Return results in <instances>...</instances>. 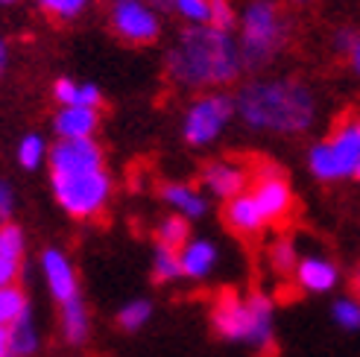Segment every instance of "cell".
I'll list each match as a JSON object with an SVG mask.
<instances>
[{
  "mask_svg": "<svg viewBox=\"0 0 360 357\" xmlns=\"http://www.w3.org/2000/svg\"><path fill=\"white\" fill-rule=\"evenodd\" d=\"M243 67L231 32L214 27H188L167 56V77L179 88H214L235 82Z\"/></svg>",
  "mask_w": 360,
  "mask_h": 357,
  "instance_id": "6da1fadb",
  "label": "cell"
},
{
  "mask_svg": "<svg viewBox=\"0 0 360 357\" xmlns=\"http://www.w3.org/2000/svg\"><path fill=\"white\" fill-rule=\"evenodd\" d=\"M235 109L252 129L302 135L316 117V100L311 88L296 79H258L240 88Z\"/></svg>",
  "mask_w": 360,
  "mask_h": 357,
  "instance_id": "7a4b0ae2",
  "label": "cell"
},
{
  "mask_svg": "<svg viewBox=\"0 0 360 357\" xmlns=\"http://www.w3.org/2000/svg\"><path fill=\"white\" fill-rule=\"evenodd\" d=\"M214 328L226 340H243L255 346L258 351L273 354L276 340H273V305L261 293H252L249 299H240L238 293L223 290L214 301Z\"/></svg>",
  "mask_w": 360,
  "mask_h": 357,
  "instance_id": "3957f363",
  "label": "cell"
},
{
  "mask_svg": "<svg viewBox=\"0 0 360 357\" xmlns=\"http://www.w3.org/2000/svg\"><path fill=\"white\" fill-rule=\"evenodd\" d=\"M287 41V18L281 12L278 0H252L243 9L240 27V59L243 67L261 70L273 62Z\"/></svg>",
  "mask_w": 360,
  "mask_h": 357,
  "instance_id": "277c9868",
  "label": "cell"
},
{
  "mask_svg": "<svg viewBox=\"0 0 360 357\" xmlns=\"http://www.w3.org/2000/svg\"><path fill=\"white\" fill-rule=\"evenodd\" d=\"M50 185L59 205L77 220L94 217L105 208L112 193L109 173L103 167H82V170H50Z\"/></svg>",
  "mask_w": 360,
  "mask_h": 357,
  "instance_id": "5b68a950",
  "label": "cell"
},
{
  "mask_svg": "<svg viewBox=\"0 0 360 357\" xmlns=\"http://www.w3.org/2000/svg\"><path fill=\"white\" fill-rule=\"evenodd\" d=\"M252 170V196L264 214L266 223H287L293 211V193H290V185H287L284 173L264 162V158H255V164H249Z\"/></svg>",
  "mask_w": 360,
  "mask_h": 357,
  "instance_id": "8992f818",
  "label": "cell"
},
{
  "mask_svg": "<svg viewBox=\"0 0 360 357\" xmlns=\"http://www.w3.org/2000/svg\"><path fill=\"white\" fill-rule=\"evenodd\" d=\"M235 115V103L229 94H208L196 100L185 115V141L191 147H205L217 138Z\"/></svg>",
  "mask_w": 360,
  "mask_h": 357,
  "instance_id": "52a82bcc",
  "label": "cell"
},
{
  "mask_svg": "<svg viewBox=\"0 0 360 357\" xmlns=\"http://www.w3.org/2000/svg\"><path fill=\"white\" fill-rule=\"evenodd\" d=\"M112 30L126 44H153L158 39V18L143 0H115L112 4Z\"/></svg>",
  "mask_w": 360,
  "mask_h": 357,
  "instance_id": "ba28073f",
  "label": "cell"
},
{
  "mask_svg": "<svg viewBox=\"0 0 360 357\" xmlns=\"http://www.w3.org/2000/svg\"><path fill=\"white\" fill-rule=\"evenodd\" d=\"M200 178L211 193L235 200V196H240V190L252 185V170L243 162H208Z\"/></svg>",
  "mask_w": 360,
  "mask_h": 357,
  "instance_id": "9c48e42d",
  "label": "cell"
},
{
  "mask_svg": "<svg viewBox=\"0 0 360 357\" xmlns=\"http://www.w3.org/2000/svg\"><path fill=\"white\" fill-rule=\"evenodd\" d=\"M334 152V162L340 170V178L343 176H354L360 167V117H343L334 126L331 138L326 141Z\"/></svg>",
  "mask_w": 360,
  "mask_h": 357,
  "instance_id": "30bf717a",
  "label": "cell"
},
{
  "mask_svg": "<svg viewBox=\"0 0 360 357\" xmlns=\"http://www.w3.org/2000/svg\"><path fill=\"white\" fill-rule=\"evenodd\" d=\"M223 220L240 238H255L266 226L264 214H261V208H258L252 193H240V196H235V200H229L226 208H223Z\"/></svg>",
  "mask_w": 360,
  "mask_h": 357,
  "instance_id": "8fae6325",
  "label": "cell"
},
{
  "mask_svg": "<svg viewBox=\"0 0 360 357\" xmlns=\"http://www.w3.org/2000/svg\"><path fill=\"white\" fill-rule=\"evenodd\" d=\"M41 266H44V275H47V284H50V293L59 305H68L79 296V284H77V275L70 270L68 258L59 252V249H47L41 255Z\"/></svg>",
  "mask_w": 360,
  "mask_h": 357,
  "instance_id": "7c38bea8",
  "label": "cell"
},
{
  "mask_svg": "<svg viewBox=\"0 0 360 357\" xmlns=\"http://www.w3.org/2000/svg\"><path fill=\"white\" fill-rule=\"evenodd\" d=\"M53 170H82V167H103V152L91 138L62 141L50 152Z\"/></svg>",
  "mask_w": 360,
  "mask_h": 357,
  "instance_id": "4fadbf2b",
  "label": "cell"
},
{
  "mask_svg": "<svg viewBox=\"0 0 360 357\" xmlns=\"http://www.w3.org/2000/svg\"><path fill=\"white\" fill-rule=\"evenodd\" d=\"M97 129V109H85V105H65L56 115V135L62 141H79L91 138Z\"/></svg>",
  "mask_w": 360,
  "mask_h": 357,
  "instance_id": "5bb4252c",
  "label": "cell"
},
{
  "mask_svg": "<svg viewBox=\"0 0 360 357\" xmlns=\"http://www.w3.org/2000/svg\"><path fill=\"white\" fill-rule=\"evenodd\" d=\"M296 278H299V287L302 290H311V293H326L337 284V266L322 261V258H304L296 266Z\"/></svg>",
  "mask_w": 360,
  "mask_h": 357,
  "instance_id": "9a60e30c",
  "label": "cell"
},
{
  "mask_svg": "<svg viewBox=\"0 0 360 357\" xmlns=\"http://www.w3.org/2000/svg\"><path fill=\"white\" fill-rule=\"evenodd\" d=\"M179 261H182V275L205 278L211 273L214 261H217V249L208 240H191L182 252H179Z\"/></svg>",
  "mask_w": 360,
  "mask_h": 357,
  "instance_id": "2e32d148",
  "label": "cell"
},
{
  "mask_svg": "<svg viewBox=\"0 0 360 357\" xmlns=\"http://www.w3.org/2000/svg\"><path fill=\"white\" fill-rule=\"evenodd\" d=\"M161 200H165L167 205H173L176 211H182L185 217H202L205 214V200L200 193H196L191 185H179V182H170V185H161Z\"/></svg>",
  "mask_w": 360,
  "mask_h": 357,
  "instance_id": "e0dca14e",
  "label": "cell"
},
{
  "mask_svg": "<svg viewBox=\"0 0 360 357\" xmlns=\"http://www.w3.org/2000/svg\"><path fill=\"white\" fill-rule=\"evenodd\" d=\"M62 331L70 346H82L88 340V311L79 296L74 301H68V305H62Z\"/></svg>",
  "mask_w": 360,
  "mask_h": 357,
  "instance_id": "ac0fdd59",
  "label": "cell"
},
{
  "mask_svg": "<svg viewBox=\"0 0 360 357\" xmlns=\"http://www.w3.org/2000/svg\"><path fill=\"white\" fill-rule=\"evenodd\" d=\"M35 349H39V334H35L32 316L27 311L15 325H9V354L12 357H30V354H35Z\"/></svg>",
  "mask_w": 360,
  "mask_h": 357,
  "instance_id": "d6986e66",
  "label": "cell"
},
{
  "mask_svg": "<svg viewBox=\"0 0 360 357\" xmlns=\"http://www.w3.org/2000/svg\"><path fill=\"white\" fill-rule=\"evenodd\" d=\"M27 293L12 284V287H0V328H9L15 325L18 319L27 313Z\"/></svg>",
  "mask_w": 360,
  "mask_h": 357,
  "instance_id": "ffe728a7",
  "label": "cell"
},
{
  "mask_svg": "<svg viewBox=\"0 0 360 357\" xmlns=\"http://www.w3.org/2000/svg\"><path fill=\"white\" fill-rule=\"evenodd\" d=\"M188 238H191V228H188V220H182V217H167L155 228L158 246L170 249V252H182V249L191 243Z\"/></svg>",
  "mask_w": 360,
  "mask_h": 357,
  "instance_id": "44dd1931",
  "label": "cell"
},
{
  "mask_svg": "<svg viewBox=\"0 0 360 357\" xmlns=\"http://www.w3.org/2000/svg\"><path fill=\"white\" fill-rule=\"evenodd\" d=\"M182 275V261L179 252H170L165 246H155V261H153V278L155 281H173Z\"/></svg>",
  "mask_w": 360,
  "mask_h": 357,
  "instance_id": "7402d4cb",
  "label": "cell"
},
{
  "mask_svg": "<svg viewBox=\"0 0 360 357\" xmlns=\"http://www.w3.org/2000/svg\"><path fill=\"white\" fill-rule=\"evenodd\" d=\"M308 164L314 170V176L326 178V182H331V178H340V170H337V162H334V152L328 144H316L308 155Z\"/></svg>",
  "mask_w": 360,
  "mask_h": 357,
  "instance_id": "603a6c76",
  "label": "cell"
},
{
  "mask_svg": "<svg viewBox=\"0 0 360 357\" xmlns=\"http://www.w3.org/2000/svg\"><path fill=\"white\" fill-rule=\"evenodd\" d=\"M41 4V12L53 21H70V18H77L88 0H39Z\"/></svg>",
  "mask_w": 360,
  "mask_h": 357,
  "instance_id": "cb8c5ba5",
  "label": "cell"
},
{
  "mask_svg": "<svg viewBox=\"0 0 360 357\" xmlns=\"http://www.w3.org/2000/svg\"><path fill=\"white\" fill-rule=\"evenodd\" d=\"M150 313H153L150 301H132V305H126V308L117 313V325H120L123 331H138V328L150 319Z\"/></svg>",
  "mask_w": 360,
  "mask_h": 357,
  "instance_id": "d4e9b609",
  "label": "cell"
},
{
  "mask_svg": "<svg viewBox=\"0 0 360 357\" xmlns=\"http://www.w3.org/2000/svg\"><path fill=\"white\" fill-rule=\"evenodd\" d=\"M269 261H273V270L278 275H290L296 270V249H293V243L287 240V238L276 240L273 252H269Z\"/></svg>",
  "mask_w": 360,
  "mask_h": 357,
  "instance_id": "484cf974",
  "label": "cell"
},
{
  "mask_svg": "<svg viewBox=\"0 0 360 357\" xmlns=\"http://www.w3.org/2000/svg\"><path fill=\"white\" fill-rule=\"evenodd\" d=\"M44 158V141L39 135H27L21 141V147H18V162H21L24 170H35L41 164Z\"/></svg>",
  "mask_w": 360,
  "mask_h": 357,
  "instance_id": "4316f807",
  "label": "cell"
},
{
  "mask_svg": "<svg viewBox=\"0 0 360 357\" xmlns=\"http://www.w3.org/2000/svg\"><path fill=\"white\" fill-rule=\"evenodd\" d=\"M0 252L15 255V258H24V231L18 228V226H12V223L0 226Z\"/></svg>",
  "mask_w": 360,
  "mask_h": 357,
  "instance_id": "83f0119b",
  "label": "cell"
},
{
  "mask_svg": "<svg viewBox=\"0 0 360 357\" xmlns=\"http://www.w3.org/2000/svg\"><path fill=\"white\" fill-rule=\"evenodd\" d=\"M176 9L193 24H208L211 21V0H176Z\"/></svg>",
  "mask_w": 360,
  "mask_h": 357,
  "instance_id": "f1b7e54d",
  "label": "cell"
},
{
  "mask_svg": "<svg viewBox=\"0 0 360 357\" xmlns=\"http://www.w3.org/2000/svg\"><path fill=\"white\" fill-rule=\"evenodd\" d=\"M334 319L343 328H349V331H354V328H360V301L357 299H343V301H337L334 305Z\"/></svg>",
  "mask_w": 360,
  "mask_h": 357,
  "instance_id": "f546056e",
  "label": "cell"
},
{
  "mask_svg": "<svg viewBox=\"0 0 360 357\" xmlns=\"http://www.w3.org/2000/svg\"><path fill=\"white\" fill-rule=\"evenodd\" d=\"M208 27L223 30V32H229L231 27H235V12H231L229 0H211V21H208Z\"/></svg>",
  "mask_w": 360,
  "mask_h": 357,
  "instance_id": "4dcf8cb0",
  "label": "cell"
},
{
  "mask_svg": "<svg viewBox=\"0 0 360 357\" xmlns=\"http://www.w3.org/2000/svg\"><path fill=\"white\" fill-rule=\"evenodd\" d=\"M18 275H21V258L0 252V287H12Z\"/></svg>",
  "mask_w": 360,
  "mask_h": 357,
  "instance_id": "1f68e13d",
  "label": "cell"
},
{
  "mask_svg": "<svg viewBox=\"0 0 360 357\" xmlns=\"http://www.w3.org/2000/svg\"><path fill=\"white\" fill-rule=\"evenodd\" d=\"M77 91H79V85H74L70 79H59L56 85H53V97H56L59 103H65V105H77Z\"/></svg>",
  "mask_w": 360,
  "mask_h": 357,
  "instance_id": "d6a6232c",
  "label": "cell"
},
{
  "mask_svg": "<svg viewBox=\"0 0 360 357\" xmlns=\"http://www.w3.org/2000/svg\"><path fill=\"white\" fill-rule=\"evenodd\" d=\"M100 88L94 85H79V91H77V105H85V109H97L100 105Z\"/></svg>",
  "mask_w": 360,
  "mask_h": 357,
  "instance_id": "836d02e7",
  "label": "cell"
},
{
  "mask_svg": "<svg viewBox=\"0 0 360 357\" xmlns=\"http://www.w3.org/2000/svg\"><path fill=\"white\" fill-rule=\"evenodd\" d=\"M12 205H15V200H12V190H9V185H6V182H0V226H4V223L9 220Z\"/></svg>",
  "mask_w": 360,
  "mask_h": 357,
  "instance_id": "e575fe53",
  "label": "cell"
},
{
  "mask_svg": "<svg viewBox=\"0 0 360 357\" xmlns=\"http://www.w3.org/2000/svg\"><path fill=\"white\" fill-rule=\"evenodd\" d=\"M354 41H357V32H352V30H340V32L334 35V50H340V53H352Z\"/></svg>",
  "mask_w": 360,
  "mask_h": 357,
  "instance_id": "d590c367",
  "label": "cell"
},
{
  "mask_svg": "<svg viewBox=\"0 0 360 357\" xmlns=\"http://www.w3.org/2000/svg\"><path fill=\"white\" fill-rule=\"evenodd\" d=\"M349 59H352L354 74L360 77V35H357V41H354V47H352V53H349Z\"/></svg>",
  "mask_w": 360,
  "mask_h": 357,
  "instance_id": "8d00e7d4",
  "label": "cell"
},
{
  "mask_svg": "<svg viewBox=\"0 0 360 357\" xmlns=\"http://www.w3.org/2000/svg\"><path fill=\"white\" fill-rule=\"evenodd\" d=\"M0 357H12L9 354V328H0Z\"/></svg>",
  "mask_w": 360,
  "mask_h": 357,
  "instance_id": "74e56055",
  "label": "cell"
},
{
  "mask_svg": "<svg viewBox=\"0 0 360 357\" xmlns=\"http://www.w3.org/2000/svg\"><path fill=\"white\" fill-rule=\"evenodd\" d=\"M147 6L150 9H170V6H176V0H147Z\"/></svg>",
  "mask_w": 360,
  "mask_h": 357,
  "instance_id": "f35d334b",
  "label": "cell"
},
{
  "mask_svg": "<svg viewBox=\"0 0 360 357\" xmlns=\"http://www.w3.org/2000/svg\"><path fill=\"white\" fill-rule=\"evenodd\" d=\"M6 62H9V53H6V44L0 41V77H4V70H6Z\"/></svg>",
  "mask_w": 360,
  "mask_h": 357,
  "instance_id": "ab89813d",
  "label": "cell"
},
{
  "mask_svg": "<svg viewBox=\"0 0 360 357\" xmlns=\"http://www.w3.org/2000/svg\"><path fill=\"white\" fill-rule=\"evenodd\" d=\"M352 290H354V296L360 293V266L354 270V275H352Z\"/></svg>",
  "mask_w": 360,
  "mask_h": 357,
  "instance_id": "60d3db41",
  "label": "cell"
},
{
  "mask_svg": "<svg viewBox=\"0 0 360 357\" xmlns=\"http://www.w3.org/2000/svg\"><path fill=\"white\" fill-rule=\"evenodd\" d=\"M293 4H311V0H293Z\"/></svg>",
  "mask_w": 360,
  "mask_h": 357,
  "instance_id": "b9f144b4",
  "label": "cell"
},
{
  "mask_svg": "<svg viewBox=\"0 0 360 357\" xmlns=\"http://www.w3.org/2000/svg\"><path fill=\"white\" fill-rule=\"evenodd\" d=\"M0 4H15V0H0Z\"/></svg>",
  "mask_w": 360,
  "mask_h": 357,
  "instance_id": "7bdbcfd3",
  "label": "cell"
},
{
  "mask_svg": "<svg viewBox=\"0 0 360 357\" xmlns=\"http://www.w3.org/2000/svg\"><path fill=\"white\" fill-rule=\"evenodd\" d=\"M354 176H357V178H360V167H357V173H354Z\"/></svg>",
  "mask_w": 360,
  "mask_h": 357,
  "instance_id": "ee69618b",
  "label": "cell"
}]
</instances>
